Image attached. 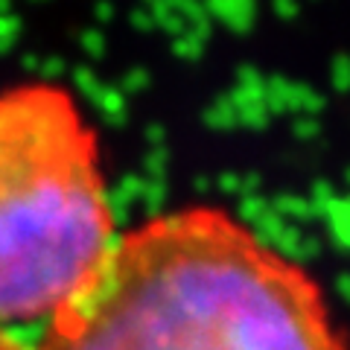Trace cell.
<instances>
[{
  "label": "cell",
  "instance_id": "6da1fadb",
  "mask_svg": "<svg viewBox=\"0 0 350 350\" xmlns=\"http://www.w3.org/2000/svg\"><path fill=\"white\" fill-rule=\"evenodd\" d=\"M47 321L38 350H345L312 271L216 204L114 237Z\"/></svg>",
  "mask_w": 350,
  "mask_h": 350
},
{
  "label": "cell",
  "instance_id": "7a4b0ae2",
  "mask_svg": "<svg viewBox=\"0 0 350 350\" xmlns=\"http://www.w3.org/2000/svg\"><path fill=\"white\" fill-rule=\"evenodd\" d=\"M114 243L100 131L68 85L0 91V321L50 319Z\"/></svg>",
  "mask_w": 350,
  "mask_h": 350
},
{
  "label": "cell",
  "instance_id": "3957f363",
  "mask_svg": "<svg viewBox=\"0 0 350 350\" xmlns=\"http://www.w3.org/2000/svg\"><path fill=\"white\" fill-rule=\"evenodd\" d=\"M0 350H27V347L21 345L12 333H6L3 327H0Z\"/></svg>",
  "mask_w": 350,
  "mask_h": 350
}]
</instances>
